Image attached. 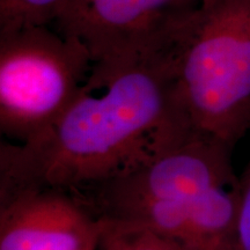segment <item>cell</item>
Wrapping results in <instances>:
<instances>
[{
    "instance_id": "6da1fadb",
    "label": "cell",
    "mask_w": 250,
    "mask_h": 250,
    "mask_svg": "<svg viewBox=\"0 0 250 250\" xmlns=\"http://www.w3.org/2000/svg\"><path fill=\"white\" fill-rule=\"evenodd\" d=\"M193 129L180 103L176 54L94 64L77 98L33 139L0 146V199L89 190L130 173Z\"/></svg>"
},
{
    "instance_id": "7a4b0ae2",
    "label": "cell",
    "mask_w": 250,
    "mask_h": 250,
    "mask_svg": "<svg viewBox=\"0 0 250 250\" xmlns=\"http://www.w3.org/2000/svg\"><path fill=\"white\" fill-rule=\"evenodd\" d=\"M180 103L195 131L230 146L250 130V0H204L176 55Z\"/></svg>"
},
{
    "instance_id": "3957f363",
    "label": "cell",
    "mask_w": 250,
    "mask_h": 250,
    "mask_svg": "<svg viewBox=\"0 0 250 250\" xmlns=\"http://www.w3.org/2000/svg\"><path fill=\"white\" fill-rule=\"evenodd\" d=\"M79 41L48 26L0 31V130L33 139L77 98L92 70Z\"/></svg>"
},
{
    "instance_id": "277c9868",
    "label": "cell",
    "mask_w": 250,
    "mask_h": 250,
    "mask_svg": "<svg viewBox=\"0 0 250 250\" xmlns=\"http://www.w3.org/2000/svg\"><path fill=\"white\" fill-rule=\"evenodd\" d=\"M204 0H70L57 30L85 46L94 64L177 54Z\"/></svg>"
},
{
    "instance_id": "5b68a950",
    "label": "cell",
    "mask_w": 250,
    "mask_h": 250,
    "mask_svg": "<svg viewBox=\"0 0 250 250\" xmlns=\"http://www.w3.org/2000/svg\"><path fill=\"white\" fill-rule=\"evenodd\" d=\"M233 146L190 131L130 173L89 189L93 202L111 199L183 201L239 179L232 166Z\"/></svg>"
},
{
    "instance_id": "8992f818",
    "label": "cell",
    "mask_w": 250,
    "mask_h": 250,
    "mask_svg": "<svg viewBox=\"0 0 250 250\" xmlns=\"http://www.w3.org/2000/svg\"><path fill=\"white\" fill-rule=\"evenodd\" d=\"M88 208L96 217L138 225L183 250H236L239 179L183 201L111 199Z\"/></svg>"
},
{
    "instance_id": "52a82bcc",
    "label": "cell",
    "mask_w": 250,
    "mask_h": 250,
    "mask_svg": "<svg viewBox=\"0 0 250 250\" xmlns=\"http://www.w3.org/2000/svg\"><path fill=\"white\" fill-rule=\"evenodd\" d=\"M0 206V250L95 249L99 218L70 192L27 190Z\"/></svg>"
},
{
    "instance_id": "ba28073f",
    "label": "cell",
    "mask_w": 250,
    "mask_h": 250,
    "mask_svg": "<svg viewBox=\"0 0 250 250\" xmlns=\"http://www.w3.org/2000/svg\"><path fill=\"white\" fill-rule=\"evenodd\" d=\"M98 218L100 233L94 250H183L138 225Z\"/></svg>"
},
{
    "instance_id": "9c48e42d",
    "label": "cell",
    "mask_w": 250,
    "mask_h": 250,
    "mask_svg": "<svg viewBox=\"0 0 250 250\" xmlns=\"http://www.w3.org/2000/svg\"><path fill=\"white\" fill-rule=\"evenodd\" d=\"M70 0H0V31L55 22Z\"/></svg>"
},
{
    "instance_id": "30bf717a",
    "label": "cell",
    "mask_w": 250,
    "mask_h": 250,
    "mask_svg": "<svg viewBox=\"0 0 250 250\" xmlns=\"http://www.w3.org/2000/svg\"><path fill=\"white\" fill-rule=\"evenodd\" d=\"M236 250H250V156L246 168L239 176Z\"/></svg>"
}]
</instances>
